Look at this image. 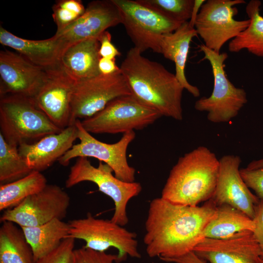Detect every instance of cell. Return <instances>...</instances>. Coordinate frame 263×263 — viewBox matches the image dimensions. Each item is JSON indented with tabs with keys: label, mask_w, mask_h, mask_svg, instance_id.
<instances>
[{
	"label": "cell",
	"mask_w": 263,
	"mask_h": 263,
	"mask_svg": "<svg viewBox=\"0 0 263 263\" xmlns=\"http://www.w3.org/2000/svg\"><path fill=\"white\" fill-rule=\"evenodd\" d=\"M216 210L212 199L201 206L192 207L174 204L161 197L153 199L145 222L144 243L147 254L161 259L193 251L205 238L204 231Z\"/></svg>",
	"instance_id": "1"
},
{
	"label": "cell",
	"mask_w": 263,
	"mask_h": 263,
	"mask_svg": "<svg viewBox=\"0 0 263 263\" xmlns=\"http://www.w3.org/2000/svg\"><path fill=\"white\" fill-rule=\"evenodd\" d=\"M132 95L140 103L161 116L183 119L181 105L184 88L175 74L163 65L131 48L120 67Z\"/></svg>",
	"instance_id": "2"
},
{
	"label": "cell",
	"mask_w": 263,
	"mask_h": 263,
	"mask_svg": "<svg viewBox=\"0 0 263 263\" xmlns=\"http://www.w3.org/2000/svg\"><path fill=\"white\" fill-rule=\"evenodd\" d=\"M219 159L200 146L180 157L170 171L161 197L176 205L195 207L212 198L219 170Z\"/></svg>",
	"instance_id": "3"
},
{
	"label": "cell",
	"mask_w": 263,
	"mask_h": 263,
	"mask_svg": "<svg viewBox=\"0 0 263 263\" xmlns=\"http://www.w3.org/2000/svg\"><path fill=\"white\" fill-rule=\"evenodd\" d=\"M0 129L5 140L18 147L63 130L38 108L32 97L17 95L0 97Z\"/></svg>",
	"instance_id": "4"
},
{
	"label": "cell",
	"mask_w": 263,
	"mask_h": 263,
	"mask_svg": "<svg viewBox=\"0 0 263 263\" xmlns=\"http://www.w3.org/2000/svg\"><path fill=\"white\" fill-rule=\"evenodd\" d=\"M199 49L204 54L202 60H207L210 64L214 85L211 95L196 101L194 108L200 112H207V119L211 122H228L247 103L246 93L244 89L235 87L227 78L225 70L226 53H216L204 44L200 45Z\"/></svg>",
	"instance_id": "5"
},
{
	"label": "cell",
	"mask_w": 263,
	"mask_h": 263,
	"mask_svg": "<svg viewBox=\"0 0 263 263\" xmlns=\"http://www.w3.org/2000/svg\"><path fill=\"white\" fill-rule=\"evenodd\" d=\"M108 165L99 161L97 167L92 165L85 157L77 158L71 167L65 181V186L70 188L82 182H91L97 186L100 191L110 197L114 204V212L111 220L121 226L129 222L127 207L129 202L142 190L140 183L124 182L113 174Z\"/></svg>",
	"instance_id": "6"
},
{
	"label": "cell",
	"mask_w": 263,
	"mask_h": 263,
	"mask_svg": "<svg viewBox=\"0 0 263 263\" xmlns=\"http://www.w3.org/2000/svg\"><path fill=\"white\" fill-rule=\"evenodd\" d=\"M70 229L68 237L84 241V247L104 252L111 247L118 250V263L127 256L140 258L137 235L111 220L97 219L91 213L86 217L68 222Z\"/></svg>",
	"instance_id": "7"
},
{
	"label": "cell",
	"mask_w": 263,
	"mask_h": 263,
	"mask_svg": "<svg viewBox=\"0 0 263 263\" xmlns=\"http://www.w3.org/2000/svg\"><path fill=\"white\" fill-rule=\"evenodd\" d=\"M119 10L122 22L134 47L141 53L151 49L161 54L160 42L165 34L182 24L146 6L137 0H113Z\"/></svg>",
	"instance_id": "8"
},
{
	"label": "cell",
	"mask_w": 263,
	"mask_h": 263,
	"mask_svg": "<svg viewBox=\"0 0 263 263\" xmlns=\"http://www.w3.org/2000/svg\"><path fill=\"white\" fill-rule=\"evenodd\" d=\"M161 116L132 95H126L113 99L101 111L80 121L83 127L90 133L124 134L142 130Z\"/></svg>",
	"instance_id": "9"
},
{
	"label": "cell",
	"mask_w": 263,
	"mask_h": 263,
	"mask_svg": "<svg viewBox=\"0 0 263 263\" xmlns=\"http://www.w3.org/2000/svg\"><path fill=\"white\" fill-rule=\"evenodd\" d=\"M79 142L74 145L58 161L63 166H68L71 160L79 157H93L108 165L118 179L126 182H135V169L127 161V151L129 144L134 139L135 133L131 131L123 134L118 142L108 144L94 138L77 120Z\"/></svg>",
	"instance_id": "10"
},
{
	"label": "cell",
	"mask_w": 263,
	"mask_h": 263,
	"mask_svg": "<svg viewBox=\"0 0 263 263\" xmlns=\"http://www.w3.org/2000/svg\"><path fill=\"white\" fill-rule=\"evenodd\" d=\"M244 0H207L202 6L194 28L204 45L220 53L224 45L244 31L249 25V19L237 20L236 5L245 3Z\"/></svg>",
	"instance_id": "11"
},
{
	"label": "cell",
	"mask_w": 263,
	"mask_h": 263,
	"mask_svg": "<svg viewBox=\"0 0 263 263\" xmlns=\"http://www.w3.org/2000/svg\"><path fill=\"white\" fill-rule=\"evenodd\" d=\"M132 95L120 70L111 75L100 74L75 82L71 104L70 126L77 120L89 118L103 110L113 99Z\"/></svg>",
	"instance_id": "12"
},
{
	"label": "cell",
	"mask_w": 263,
	"mask_h": 263,
	"mask_svg": "<svg viewBox=\"0 0 263 263\" xmlns=\"http://www.w3.org/2000/svg\"><path fill=\"white\" fill-rule=\"evenodd\" d=\"M70 204L69 194L60 187L47 184L40 192L4 211L0 221L12 222L20 227L38 226L55 219L62 220Z\"/></svg>",
	"instance_id": "13"
},
{
	"label": "cell",
	"mask_w": 263,
	"mask_h": 263,
	"mask_svg": "<svg viewBox=\"0 0 263 263\" xmlns=\"http://www.w3.org/2000/svg\"><path fill=\"white\" fill-rule=\"evenodd\" d=\"M46 70V78L32 98L49 120L63 130L70 126L75 82L65 73L60 65Z\"/></svg>",
	"instance_id": "14"
},
{
	"label": "cell",
	"mask_w": 263,
	"mask_h": 263,
	"mask_svg": "<svg viewBox=\"0 0 263 263\" xmlns=\"http://www.w3.org/2000/svg\"><path fill=\"white\" fill-rule=\"evenodd\" d=\"M47 75V70L18 53L0 52V96L33 97Z\"/></svg>",
	"instance_id": "15"
},
{
	"label": "cell",
	"mask_w": 263,
	"mask_h": 263,
	"mask_svg": "<svg viewBox=\"0 0 263 263\" xmlns=\"http://www.w3.org/2000/svg\"><path fill=\"white\" fill-rule=\"evenodd\" d=\"M193 251L206 263H261L260 248L250 230L226 239L204 238Z\"/></svg>",
	"instance_id": "16"
},
{
	"label": "cell",
	"mask_w": 263,
	"mask_h": 263,
	"mask_svg": "<svg viewBox=\"0 0 263 263\" xmlns=\"http://www.w3.org/2000/svg\"><path fill=\"white\" fill-rule=\"evenodd\" d=\"M121 22L119 10L113 0H93L79 18L54 36L66 50L76 42L98 38L108 28Z\"/></svg>",
	"instance_id": "17"
},
{
	"label": "cell",
	"mask_w": 263,
	"mask_h": 263,
	"mask_svg": "<svg viewBox=\"0 0 263 263\" xmlns=\"http://www.w3.org/2000/svg\"><path fill=\"white\" fill-rule=\"evenodd\" d=\"M241 158L236 155H224L219 159L216 187L212 199L217 206L229 205L253 219L254 208L260 199L249 190L240 173Z\"/></svg>",
	"instance_id": "18"
},
{
	"label": "cell",
	"mask_w": 263,
	"mask_h": 263,
	"mask_svg": "<svg viewBox=\"0 0 263 263\" xmlns=\"http://www.w3.org/2000/svg\"><path fill=\"white\" fill-rule=\"evenodd\" d=\"M76 139L78 130L75 123L35 142L19 145V152L32 170L41 172L58 161L71 149Z\"/></svg>",
	"instance_id": "19"
},
{
	"label": "cell",
	"mask_w": 263,
	"mask_h": 263,
	"mask_svg": "<svg viewBox=\"0 0 263 263\" xmlns=\"http://www.w3.org/2000/svg\"><path fill=\"white\" fill-rule=\"evenodd\" d=\"M0 43L21 55L33 64L45 70L60 66L65 51L62 44L55 36L43 40H30L19 38L0 27Z\"/></svg>",
	"instance_id": "20"
},
{
	"label": "cell",
	"mask_w": 263,
	"mask_h": 263,
	"mask_svg": "<svg viewBox=\"0 0 263 263\" xmlns=\"http://www.w3.org/2000/svg\"><path fill=\"white\" fill-rule=\"evenodd\" d=\"M198 36L195 28L191 27L187 21L174 32L164 34L160 42L161 54L175 64L176 78L184 89L195 97L200 96V90L188 82L185 68L190 42L193 38Z\"/></svg>",
	"instance_id": "21"
},
{
	"label": "cell",
	"mask_w": 263,
	"mask_h": 263,
	"mask_svg": "<svg viewBox=\"0 0 263 263\" xmlns=\"http://www.w3.org/2000/svg\"><path fill=\"white\" fill-rule=\"evenodd\" d=\"M99 46L98 38L71 45L61 56V67L75 82L98 75L100 74L98 69Z\"/></svg>",
	"instance_id": "22"
},
{
	"label": "cell",
	"mask_w": 263,
	"mask_h": 263,
	"mask_svg": "<svg viewBox=\"0 0 263 263\" xmlns=\"http://www.w3.org/2000/svg\"><path fill=\"white\" fill-rule=\"evenodd\" d=\"M21 228L32 248L35 262L58 247L68 238L70 229L68 223L58 219L41 225Z\"/></svg>",
	"instance_id": "23"
},
{
	"label": "cell",
	"mask_w": 263,
	"mask_h": 263,
	"mask_svg": "<svg viewBox=\"0 0 263 263\" xmlns=\"http://www.w3.org/2000/svg\"><path fill=\"white\" fill-rule=\"evenodd\" d=\"M253 219L242 211L228 204L217 206L215 217L204 231L205 238L216 239L228 238L245 230L253 232Z\"/></svg>",
	"instance_id": "24"
},
{
	"label": "cell",
	"mask_w": 263,
	"mask_h": 263,
	"mask_svg": "<svg viewBox=\"0 0 263 263\" xmlns=\"http://www.w3.org/2000/svg\"><path fill=\"white\" fill-rule=\"evenodd\" d=\"M9 221L0 227V263H35L33 253L21 228Z\"/></svg>",
	"instance_id": "25"
},
{
	"label": "cell",
	"mask_w": 263,
	"mask_h": 263,
	"mask_svg": "<svg viewBox=\"0 0 263 263\" xmlns=\"http://www.w3.org/2000/svg\"><path fill=\"white\" fill-rule=\"evenodd\" d=\"M261 2L251 0L246 5L245 11L250 20L248 26L228 44V50L238 53L246 50L259 57H263V17L260 14Z\"/></svg>",
	"instance_id": "26"
},
{
	"label": "cell",
	"mask_w": 263,
	"mask_h": 263,
	"mask_svg": "<svg viewBox=\"0 0 263 263\" xmlns=\"http://www.w3.org/2000/svg\"><path fill=\"white\" fill-rule=\"evenodd\" d=\"M47 185L41 172L33 170L25 177L0 185V210L12 208L24 199L41 191Z\"/></svg>",
	"instance_id": "27"
},
{
	"label": "cell",
	"mask_w": 263,
	"mask_h": 263,
	"mask_svg": "<svg viewBox=\"0 0 263 263\" xmlns=\"http://www.w3.org/2000/svg\"><path fill=\"white\" fill-rule=\"evenodd\" d=\"M33 170L20 155L18 146L7 143L0 133V184L21 179Z\"/></svg>",
	"instance_id": "28"
},
{
	"label": "cell",
	"mask_w": 263,
	"mask_h": 263,
	"mask_svg": "<svg viewBox=\"0 0 263 263\" xmlns=\"http://www.w3.org/2000/svg\"><path fill=\"white\" fill-rule=\"evenodd\" d=\"M140 3L177 22L190 19L194 0H137Z\"/></svg>",
	"instance_id": "29"
},
{
	"label": "cell",
	"mask_w": 263,
	"mask_h": 263,
	"mask_svg": "<svg viewBox=\"0 0 263 263\" xmlns=\"http://www.w3.org/2000/svg\"><path fill=\"white\" fill-rule=\"evenodd\" d=\"M80 0H58L52 6V17L59 32L71 25L85 12Z\"/></svg>",
	"instance_id": "30"
},
{
	"label": "cell",
	"mask_w": 263,
	"mask_h": 263,
	"mask_svg": "<svg viewBox=\"0 0 263 263\" xmlns=\"http://www.w3.org/2000/svg\"><path fill=\"white\" fill-rule=\"evenodd\" d=\"M244 182L263 201V159L251 162L246 168L240 169Z\"/></svg>",
	"instance_id": "31"
},
{
	"label": "cell",
	"mask_w": 263,
	"mask_h": 263,
	"mask_svg": "<svg viewBox=\"0 0 263 263\" xmlns=\"http://www.w3.org/2000/svg\"><path fill=\"white\" fill-rule=\"evenodd\" d=\"M117 254H108L83 246L75 249L71 263H118Z\"/></svg>",
	"instance_id": "32"
},
{
	"label": "cell",
	"mask_w": 263,
	"mask_h": 263,
	"mask_svg": "<svg viewBox=\"0 0 263 263\" xmlns=\"http://www.w3.org/2000/svg\"><path fill=\"white\" fill-rule=\"evenodd\" d=\"M75 240L71 237L66 238L58 247L38 259L35 263H71Z\"/></svg>",
	"instance_id": "33"
},
{
	"label": "cell",
	"mask_w": 263,
	"mask_h": 263,
	"mask_svg": "<svg viewBox=\"0 0 263 263\" xmlns=\"http://www.w3.org/2000/svg\"><path fill=\"white\" fill-rule=\"evenodd\" d=\"M99 42V54L100 57L115 59L121 55L120 52L112 42V36L109 32L105 31L98 37Z\"/></svg>",
	"instance_id": "34"
},
{
	"label": "cell",
	"mask_w": 263,
	"mask_h": 263,
	"mask_svg": "<svg viewBox=\"0 0 263 263\" xmlns=\"http://www.w3.org/2000/svg\"><path fill=\"white\" fill-rule=\"evenodd\" d=\"M254 210L255 228L253 232L260 248L261 259L263 260V201L260 200L255 205Z\"/></svg>",
	"instance_id": "35"
},
{
	"label": "cell",
	"mask_w": 263,
	"mask_h": 263,
	"mask_svg": "<svg viewBox=\"0 0 263 263\" xmlns=\"http://www.w3.org/2000/svg\"><path fill=\"white\" fill-rule=\"evenodd\" d=\"M98 69L100 74L111 75L120 70L116 63L115 59L100 57L98 62Z\"/></svg>",
	"instance_id": "36"
},
{
	"label": "cell",
	"mask_w": 263,
	"mask_h": 263,
	"mask_svg": "<svg viewBox=\"0 0 263 263\" xmlns=\"http://www.w3.org/2000/svg\"><path fill=\"white\" fill-rule=\"evenodd\" d=\"M161 260L164 262L172 263H206L199 258L193 251L189 252L179 257Z\"/></svg>",
	"instance_id": "37"
},
{
	"label": "cell",
	"mask_w": 263,
	"mask_h": 263,
	"mask_svg": "<svg viewBox=\"0 0 263 263\" xmlns=\"http://www.w3.org/2000/svg\"><path fill=\"white\" fill-rule=\"evenodd\" d=\"M205 0H194V4L192 8L191 15L189 21V25L194 28L196 19L199 14L200 9L203 4L206 2Z\"/></svg>",
	"instance_id": "38"
},
{
	"label": "cell",
	"mask_w": 263,
	"mask_h": 263,
	"mask_svg": "<svg viewBox=\"0 0 263 263\" xmlns=\"http://www.w3.org/2000/svg\"><path fill=\"white\" fill-rule=\"evenodd\" d=\"M261 263H263V260L261 259Z\"/></svg>",
	"instance_id": "39"
}]
</instances>
